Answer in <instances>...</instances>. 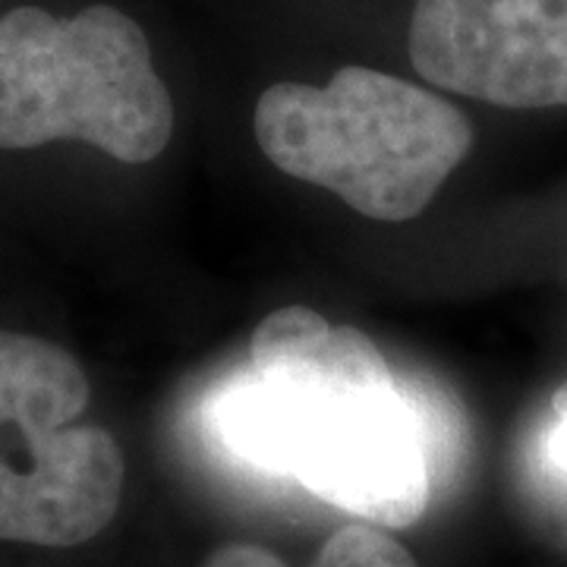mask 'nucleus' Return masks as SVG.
Returning <instances> with one entry per match:
<instances>
[{
    "mask_svg": "<svg viewBox=\"0 0 567 567\" xmlns=\"http://www.w3.org/2000/svg\"><path fill=\"white\" fill-rule=\"evenodd\" d=\"M218 432L372 527H410L432 498L429 442L379 344L300 303L268 312L218 401Z\"/></svg>",
    "mask_w": 567,
    "mask_h": 567,
    "instance_id": "f257e3e1",
    "label": "nucleus"
},
{
    "mask_svg": "<svg viewBox=\"0 0 567 567\" xmlns=\"http://www.w3.org/2000/svg\"><path fill=\"white\" fill-rule=\"evenodd\" d=\"M558 410H561V423H558V432H555V454L567 466V398H561Z\"/></svg>",
    "mask_w": 567,
    "mask_h": 567,
    "instance_id": "0eeeda50",
    "label": "nucleus"
},
{
    "mask_svg": "<svg viewBox=\"0 0 567 567\" xmlns=\"http://www.w3.org/2000/svg\"><path fill=\"white\" fill-rule=\"evenodd\" d=\"M205 567H287L268 548L252 543H227L215 548ZM312 567H420L394 536L372 524H350L331 533Z\"/></svg>",
    "mask_w": 567,
    "mask_h": 567,
    "instance_id": "423d86ee",
    "label": "nucleus"
},
{
    "mask_svg": "<svg viewBox=\"0 0 567 567\" xmlns=\"http://www.w3.org/2000/svg\"><path fill=\"white\" fill-rule=\"evenodd\" d=\"M252 133L278 171L391 224L416 218L476 140L451 95L369 63L265 85Z\"/></svg>",
    "mask_w": 567,
    "mask_h": 567,
    "instance_id": "f03ea898",
    "label": "nucleus"
},
{
    "mask_svg": "<svg viewBox=\"0 0 567 567\" xmlns=\"http://www.w3.org/2000/svg\"><path fill=\"white\" fill-rule=\"evenodd\" d=\"M85 406L63 347L0 331V543L82 546L114 520L126 466L107 429L76 425Z\"/></svg>",
    "mask_w": 567,
    "mask_h": 567,
    "instance_id": "20e7f679",
    "label": "nucleus"
},
{
    "mask_svg": "<svg viewBox=\"0 0 567 567\" xmlns=\"http://www.w3.org/2000/svg\"><path fill=\"white\" fill-rule=\"evenodd\" d=\"M177 104L140 20L114 3L0 17V148L85 142L123 164L155 162Z\"/></svg>",
    "mask_w": 567,
    "mask_h": 567,
    "instance_id": "7ed1b4c3",
    "label": "nucleus"
},
{
    "mask_svg": "<svg viewBox=\"0 0 567 567\" xmlns=\"http://www.w3.org/2000/svg\"><path fill=\"white\" fill-rule=\"evenodd\" d=\"M404 54L451 99L567 111V0H406Z\"/></svg>",
    "mask_w": 567,
    "mask_h": 567,
    "instance_id": "39448f33",
    "label": "nucleus"
}]
</instances>
